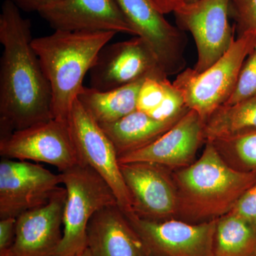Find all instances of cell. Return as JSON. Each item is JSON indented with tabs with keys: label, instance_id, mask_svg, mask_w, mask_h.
Returning a JSON list of instances; mask_svg holds the SVG:
<instances>
[{
	"label": "cell",
	"instance_id": "cell-1",
	"mask_svg": "<svg viewBox=\"0 0 256 256\" xmlns=\"http://www.w3.org/2000/svg\"><path fill=\"white\" fill-rule=\"evenodd\" d=\"M31 28L20 8L5 0L0 14V140L53 119L52 89L32 46Z\"/></svg>",
	"mask_w": 256,
	"mask_h": 256
},
{
	"label": "cell",
	"instance_id": "cell-2",
	"mask_svg": "<svg viewBox=\"0 0 256 256\" xmlns=\"http://www.w3.org/2000/svg\"><path fill=\"white\" fill-rule=\"evenodd\" d=\"M178 212L202 222L228 214L240 197L256 182V173L229 166L214 144L206 142L200 159L175 175Z\"/></svg>",
	"mask_w": 256,
	"mask_h": 256
},
{
	"label": "cell",
	"instance_id": "cell-3",
	"mask_svg": "<svg viewBox=\"0 0 256 256\" xmlns=\"http://www.w3.org/2000/svg\"><path fill=\"white\" fill-rule=\"evenodd\" d=\"M116 34L55 31L33 38L32 46L52 89L53 119L67 120L86 75Z\"/></svg>",
	"mask_w": 256,
	"mask_h": 256
},
{
	"label": "cell",
	"instance_id": "cell-4",
	"mask_svg": "<svg viewBox=\"0 0 256 256\" xmlns=\"http://www.w3.org/2000/svg\"><path fill=\"white\" fill-rule=\"evenodd\" d=\"M256 46V32H244L210 68L202 73L185 68L173 84L181 92L185 104L196 111L204 122L233 94L244 62Z\"/></svg>",
	"mask_w": 256,
	"mask_h": 256
},
{
	"label": "cell",
	"instance_id": "cell-5",
	"mask_svg": "<svg viewBox=\"0 0 256 256\" xmlns=\"http://www.w3.org/2000/svg\"><path fill=\"white\" fill-rule=\"evenodd\" d=\"M60 174L66 200L56 256H78L87 248L88 225L94 215L118 203L108 184L88 165L79 163Z\"/></svg>",
	"mask_w": 256,
	"mask_h": 256
},
{
	"label": "cell",
	"instance_id": "cell-6",
	"mask_svg": "<svg viewBox=\"0 0 256 256\" xmlns=\"http://www.w3.org/2000/svg\"><path fill=\"white\" fill-rule=\"evenodd\" d=\"M67 122L82 163L90 166L108 184L122 212L132 214V200L110 138L78 99L72 106Z\"/></svg>",
	"mask_w": 256,
	"mask_h": 256
},
{
	"label": "cell",
	"instance_id": "cell-7",
	"mask_svg": "<svg viewBox=\"0 0 256 256\" xmlns=\"http://www.w3.org/2000/svg\"><path fill=\"white\" fill-rule=\"evenodd\" d=\"M126 216L142 242L146 256H215L218 218L188 224L180 220H152L134 214Z\"/></svg>",
	"mask_w": 256,
	"mask_h": 256
},
{
	"label": "cell",
	"instance_id": "cell-8",
	"mask_svg": "<svg viewBox=\"0 0 256 256\" xmlns=\"http://www.w3.org/2000/svg\"><path fill=\"white\" fill-rule=\"evenodd\" d=\"M230 0H198L184 3L174 12L180 30L188 32L196 44L197 60L193 69L202 73L220 60L235 41L229 23Z\"/></svg>",
	"mask_w": 256,
	"mask_h": 256
},
{
	"label": "cell",
	"instance_id": "cell-9",
	"mask_svg": "<svg viewBox=\"0 0 256 256\" xmlns=\"http://www.w3.org/2000/svg\"><path fill=\"white\" fill-rule=\"evenodd\" d=\"M0 154L6 159L46 163L60 172L82 163L68 122L56 119L14 131L0 140Z\"/></svg>",
	"mask_w": 256,
	"mask_h": 256
},
{
	"label": "cell",
	"instance_id": "cell-10",
	"mask_svg": "<svg viewBox=\"0 0 256 256\" xmlns=\"http://www.w3.org/2000/svg\"><path fill=\"white\" fill-rule=\"evenodd\" d=\"M128 22L151 48L166 76L184 70L188 38L184 32L170 24L150 0H116Z\"/></svg>",
	"mask_w": 256,
	"mask_h": 256
},
{
	"label": "cell",
	"instance_id": "cell-11",
	"mask_svg": "<svg viewBox=\"0 0 256 256\" xmlns=\"http://www.w3.org/2000/svg\"><path fill=\"white\" fill-rule=\"evenodd\" d=\"M60 174L28 161L2 158L0 162V218H18L45 204L60 188Z\"/></svg>",
	"mask_w": 256,
	"mask_h": 256
},
{
	"label": "cell",
	"instance_id": "cell-12",
	"mask_svg": "<svg viewBox=\"0 0 256 256\" xmlns=\"http://www.w3.org/2000/svg\"><path fill=\"white\" fill-rule=\"evenodd\" d=\"M90 88L112 90L142 78H166L151 48L139 36L108 44L99 52L90 72Z\"/></svg>",
	"mask_w": 256,
	"mask_h": 256
},
{
	"label": "cell",
	"instance_id": "cell-13",
	"mask_svg": "<svg viewBox=\"0 0 256 256\" xmlns=\"http://www.w3.org/2000/svg\"><path fill=\"white\" fill-rule=\"evenodd\" d=\"M130 194L132 214L152 220H168L178 212V194L166 168L151 162L120 164Z\"/></svg>",
	"mask_w": 256,
	"mask_h": 256
},
{
	"label": "cell",
	"instance_id": "cell-14",
	"mask_svg": "<svg viewBox=\"0 0 256 256\" xmlns=\"http://www.w3.org/2000/svg\"><path fill=\"white\" fill-rule=\"evenodd\" d=\"M65 188H60L45 204L16 218L15 238L6 256H56L63 238Z\"/></svg>",
	"mask_w": 256,
	"mask_h": 256
},
{
	"label": "cell",
	"instance_id": "cell-15",
	"mask_svg": "<svg viewBox=\"0 0 256 256\" xmlns=\"http://www.w3.org/2000/svg\"><path fill=\"white\" fill-rule=\"evenodd\" d=\"M38 12L55 31L122 32L136 36L116 0H54Z\"/></svg>",
	"mask_w": 256,
	"mask_h": 256
},
{
	"label": "cell",
	"instance_id": "cell-16",
	"mask_svg": "<svg viewBox=\"0 0 256 256\" xmlns=\"http://www.w3.org/2000/svg\"><path fill=\"white\" fill-rule=\"evenodd\" d=\"M204 122L196 111L188 110L176 124L148 146L119 156V164L154 163L164 168H186L204 140Z\"/></svg>",
	"mask_w": 256,
	"mask_h": 256
},
{
	"label": "cell",
	"instance_id": "cell-17",
	"mask_svg": "<svg viewBox=\"0 0 256 256\" xmlns=\"http://www.w3.org/2000/svg\"><path fill=\"white\" fill-rule=\"evenodd\" d=\"M92 256H146L140 239L118 205L98 212L87 228Z\"/></svg>",
	"mask_w": 256,
	"mask_h": 256
},
{
	"label": "cell",
	"instance_id": "cell-18",
	"mask_svg": "<svg viewBox=\"0 0 256 256\" xmlns=\"http://www.w3.org/2000/svg\"><path fill=\"white\" fill-rule=\"evenodd\" d=\"M182 116L159 120L136 110L114 122L99 124L110 138L119 158L154 142L172 128Z\"/></svg>",
	"mask_w": 256,
	"mask_h": 256
},
{
	"label": "cell",
	"instance_id": "cell-19",
	"mask_svg": "<svg viewBox=\"0 0 256 256\" xmlns=\"http://www.w3.org/2000/svg\"><path fill=\"white\" fill-rule=\"evenodd\" d=\"M146 78L106 92L82 86L77 99L98 124L114 122L137 110L138 94Z\"/></svg>",
	"mask_w": 256,
	"mask_h": 256
},
{
	"label": "cell",
	"instance_id": "cell-20",
	"mask_svg": "<svg viewBox=\"0 0 256 256\" xmlns=\"http://www.w3.org/2000/svg\"><path fill=\"white\" fill-rule=\"evenodd\" d=\"M256 129V97L218 108L204 126L205 142L232 137Z\"/></svg>",
	"mask_w": 256,
	"mask_h": 256
},
{
	"label": "cell",
	"instance_id": "cell-21",
	"mask_svg": "<svg viewBox=\"0 0 256 256\" xmlns=\"http://www.w3.org/2000/svg\"><path fill=\"white\" fill-rule=\"evenodd\" d=\"M215 256H256V230L237 216L229 213L218 218Z\"/></svg>",
	"mask_w": 256,
	"mask_h": 256
},
{
	"label": "cell",
	"instance_id": "cell-22",
	"mask_svg": "<svg viewBox=\"0 0 256 256\" xmlns=\"http://www.w3.org/2000/svg\"><path fill=\"white\" fill-rule=\"evenodd\" d=\"M210 142L222 156L233 158L236 169L256 173V129Z\"/></svg>",
	"mask_w": 256,
	"mask_h": 256
},
{
	"label": "cell",
	"instance_id": "cell-23",
	"mask_svg": "<svg viewBox=\"0 0 256 256\" xmlns=\"http://www.w3.org/2000/svg\"><path fill=\"white\" fill-rule=\"evenodd\" d=\"M254 97H256V46L244 62L233 94L224 105H233Z\"/></svg>",
	"mask_w": 256,
	"mask_h": 256
},
{
	"label": "cell",
	"instance_id": "cell-24",
	"mask_svg": "<svg viewBox=\"0 0 256 256\" xmlns=\"http://www.w3.org/2000/svg\"><path fill=\"white\" fill-rule=\"evenodd\" d=\"M169 79L148 77L143 82L138 94L137 110L149 114L164 100Z\"/></svg>",
	"mask_w": 256,
	"mask_h": 256
},
{
	"label": "cell",
	"instance_id": "cell-25",
	"mask_svg": "<svg viewBox=\"0 0 256 256\" xmlns=\"http://www.w3.org/2000/svg\"><path fill=\"white\" fill-rule=\"evenodd\" d=\"M190 109L186 107L182 94L169 82L164 100L149 116L159 120H168L182 116Z\"/></svg>",
	"mask_w": 256,
	"mask_h": 256
},
{
	"label": "cell",
	"instance_id": "cell-26",
	"mask_svg": "<svg viewBox=\"0 0 256 256\" xmlns=\"http://www.w3.org/2000/svg\"><path fill=\"white\" fill-rule=\"evenodd\" d=\"M229 18L238 36L244 32H256V0H230Z\"/></svg>",
	"mask_w": 256,
	"mask_h": 256
},
{
	"label": "cell",
	"instance_id": "cell-27",
	"mask_svg": "<svg viewBox=\"0 0 256 256\" xmlns=\"http://www.w3.org/2000/svg\"><path fill=\"white\" fill-rule=\"evenodd\" d=\"M256 230V182L240 197L230 212Z\"/></svg>",
	"mask_w": 256,
	"mask_h": 256
},
{
	"label": "cell",
	"instance_id": "cell-28",
	"mask_svg": "<svg viewBox=\"0 0 256 256\" xmlns=\"http://www.w3.org/2000/svg\"><path fill=\"white\" fill-rule=\"evenodd\" d=\"M16 218L8 217L0 220V256H6L15 238Z\"/></svg>",
	"mask_w": 256,
	"mask_h": 256
},
{
	"label": "cell",
	"instance_id": "cell-29",
	"mask_svg": "<svg viewBox=\"0 0 256 256\" xmlns=\"http://www.w3.org/2000/svg\"><path fill=\"white\" fill-rule=\"evenodd\" d=\"M156 9L163 14L174 12L180 6L184 4V0H150Z\"/></svg>",
	"mask_w": 256,
	"mask_h": 256
},
{
	"label": "cell",
	"instance_id": "cell-30",
	"mask_svg": "<svg viewBox=\"0 0 256 256\" xmlns=\"http://www.w3.org/2000/svg\"><path fill=\"white\" fill-rule=\"evenodd\" d=\"M20 10L25 12H37L54 0H11Z\"/></svg>",
	"mask_w": 256,
	"mask_h": 256
},
{
	"label": "cell",
	"instance_id": "cell-31",
	"mask_svg": "<svg viewBox=\"0 0 256 256\" xmlns=\"http://www.w3.org/2000/svg\"><path fill=\"white\" fill-rule=\"evenodd\" d=\"M78 256H92V252H90V250H89V249L87 248L86 249L84 252H82V254H80V255H78Z\"/></svg>",
	"mask_w": 256,
	"mask_h": 256
},
{
	"label": "cell",
	"instance_id": "cell-32",
	"mask_svg": "<svg viewBox=\"0 0 256 256\" xmlns=\"http://www.w3.org/2000/svg\"><path fill=\"white\" fill-rule=\"evenodd\" d=\"M184 3L186 4H191V3L195 2L198 1V0H184Z\"/></svg>",
	"mask_w": 256,
	"mask_h": 256
},
{
	"label": "cell",
	"instance_id": "cell-33",
	"mask_svg": "<svg viewBox=\"0 0 256 256\" xmlns=\"http://www.w3.org/2000/svg\"></svg>",
	"mask_w": 256,
	"mask_h": 256
}]
</instances>
